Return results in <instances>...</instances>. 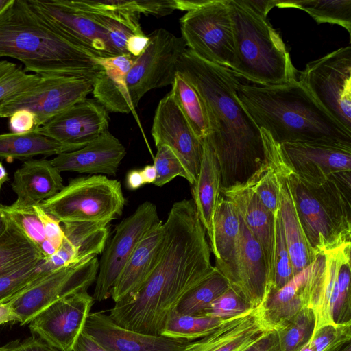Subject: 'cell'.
Listing matches in <instances>:
<instances>
[{
    "mask_svg": "<svg viewBox=\"0 0 351 351\" xmlns=\"http://www.w3.org/2000/svg\"><path fill=\"white\" fill-rule=\"evenodd\" d=\"M163 226L164 247L154 271L132 301L114 310L123 327L152 335H160L184 297L217 270L193 199L175 202Z\"/></svg>",
    "mask_w": 351,
    "mask_h": 351,
    "instance_id": "obj_1",
    "label": "cell"
},
{
    "mask_svg": "<svg viewBox=\"0 0 351 351\" xmlns=\"http://www.w3.org/2000/svg\"><path fill=\"white\" fill-rule=\"evenodd\" d=\"M177 73L204 104L210 129L206 138L219 163L221 188L247 183L265 164V154L260 129L238 99L239 77L187 48L178 61Z\"/></svg>",
    "mask_w": 351,
    "mask_h": 351,
    "instance_id": "obj_2",
    "label": "cell"
},
{
    "mask_svg": "<svg viewBox=\"0 0 351 351\" xmlns=\"http://www.w3.org/2000/svg\"><path fill=\"white\" fill-rule=\"evenodd\" d=\"M237 95L256 126L279 144L317 140L351 143V131L337 122L297 79L275 85L239 80Z\"/></svg>",
    "mask_w": 351,
    "mask_h": 351,
    "instance_id": "obj_3",
    "label": "cell"
},
{
    "mask_svg": "<svg viewBox=\"0 0 351 351\" xmlns=\"http://www.w3.org/2000/svg\"><path fill=\"white\" fill-rule=\"evenodd\" d=\"M21 62L24 70L40 75L94 78L97 58L67 40L28 5L13 0L0 14V58Z\"/></svg>",
    "mask_w": 351,
    "mask_h": 351,
    "instance_id": "obj_4",
    "label": "cell"
},
{
    "mask_svg": "<svg viewBox=\"0 0 351 351\" xmlns=\"http://www.w3.org/2000/svg\"><path fill=\"white\" fill-rule=\"evenodd\" d=\"M350 173H333L324 182L313 184L301 180L286 162L297 213L316 254L351 243Z\"/></svg>",
    "mask_w": 351,
    "mask_h": 351,
    "instance_id": "obj_5",
    "label": "cell"
},
{
    "mask_svg": "<svg viewBox=\"0 0 351 351\" xmlns=\"http://www.w3.org/2000/svg\"><path fill=\"white\" fill-rule=\"evenodd\" d=\"M234 64L231 71L252 84L275 85L296 79L297 70L279 34L247 0H228Z\"/></svg>",
    "mask_w": 351,
    "mask_h": 351,
    "instance_id": "obj_6",
    "label": "cell"
},
{
    "mask_svg": "<svg viewBox=\"0 0 351 351\" xmlns=\"http://www.w3.org/2000/svg\"><path fill=\"white\" fill-rule=\"evenodd\" d=\"M351 243L317 254L306 287V307L313 310L315 329L351 324Z\"/></svg>",
    "mask_w": 351,
    "mask_h": 351,
    "instance_id": "obj_7",
    "label": "cell"
},
{
    "mask_svg": "<svg viewBox=\"0 0 351 351\" xmlns=\"http://www.w3.org/2000/svg\"><path fill=\"white\" fill-rule=\"evenodd\" d=\"M125 204L119 180L91 175L71 179L59 193L40 204L62 223L108 224L122 214Z\"/></svg>",
    "mask_w": 351,
    "mask_h": 351,
    "instance_id": "obj_8",
    "label": "cell"
},
{
    "mask_svg": "<svg viewBox=\"0 0 351 351\" xmlns=\"http://www.w3.org/2000/svg\"><path fill=\"white\" fill-rule=\"evenodd\" d=\"M180 25L187 49L205 61L232 70L235 54L228 0H206L187 11Z\"/></svg>",
    "mask_w": 351,
    "mask_h": 351,
    "instance_id": "obj_9",
    "label": "cell"
},
{
    "mask_svg": "<svg viewBox=\"0 0 351 351\" xmlns=\"http://www.w3.org/2000/svg\"><path fill=\"white\" fill-rule=\"evenodd\" d=\"M340 125L351 131V47L306 64L298 80Z\"/></svg>",
    "mask_w": 351,
    "mask_h": 351,
    "instance_id": "obj_10",
    "label": "cell"
},
{
    "mask_svg": "<svg viewBox=\"0 0 351 351\" xmlns=\"http://www.w3.org/2000/svg\"><path fill=\"white\" fill-rule=\"evenodd\" d=\"M148 36L147 47L134 58L125 80L129 99L134 110L150 90L172 85L178 61L187 48L181 37L163 28Z\"/></svg>",
    "mask_w": 351,
    "mask_h": 351,
    "instance_id": "obj_11",
    "label": "cell"
},
{
    "mask_svg": "<svg viewBox=\"0 0 351 351\" xmlns=\"http://www.w3.org/2000/svg\"><path fill=\"white\" fill-rule=\"evenodd\" d=\"M156 206L146 201L115 228L114 234L102 252L93 292L94 301L110 297L125 265L143 238L161 224Z\"/></svg>",
    "mask_w": 351,
    "mask_h": 351,
    "instance_id": "obj_12",
    "label": "cell"
},
{
    "mask_svg": "<svg viewBox=\"0 0 351 351\" xmlns=\"http://www.w3.org/2000/svg\"><path fill=\"white\" fill-rule=\"evenodd\" d=\"M94 78L79 76L40 75L30 88L15 96L2 108L0 118L10 117L25 109L32 112L39 128L53 117L86 99L93 92Z\"/></svg>",
    "mask_w": 351,
    "mask_h": 351,
    "instance_id": "obj_13",
    "label": "cell"
},
{
    "mask_svg": "<svg viewBox=\"0 0 351 351\" xmlns=\"http://www.w3.org/2000/svg\"><path fill=\"white\" fill-rule=\"evenodd\" d=\"M98 269L99 261L94 256L38 278L9 300L20 317V324H29L38 313L55 302L88 290L95 282Z\"/></svg>",
    "mask_w": 351,
    "mask_h": 351,
    "instance_id": "obj_14",
    "label": "cell"
},
{
    "mask_svg": "<svg viewBox=\"0 0 351 351\" xmlns=\"http://www.w3.org/2000/svg\"><path fill=\"white\" fill-rule=\"evenodd\" d=\"M49 26L74 45L96 58L117 56L104 27L71 0H27Z\"/></svg>",
    "mask_w": 351,
    "mask_h": 351,
    "instance_id": "obj_15",
    "label": "cell"
},
{
    "mask_svg": "<svg viewBox=\"0 0 351 351\" xmlns=\"http://www.w3.org/2000/svg\"><path fill=\"white\" fill-rule=\"evenodd\" d=\"M93 302L88 290L70 295L38 313L29 322V328L59 351H73Z\"/></svg>",
    "mask_w": 351,
    "mask_h": 351,
    "instance_id": "obj_16",
    "label": "cell"
},
{
    "mask_svg": "<svg viewBox=\"0 0 351 351\" xmlns=\"http://www.w3.org/2000/svg\"><path fill=\"white\" fill-rule=\"evenodd\" d=\"M260 132L265 160L275 171L279 183L278 213L285 232L294 275L306 268L317 254L310 246L302 227L286 173V161L280 145L265 130Z\"/></svg>",
    "mask_w": 351,
    "mask_h": 351,
    "instance_id": "obj_17",
    "label": "cell"
},
{
    "mask_svg": "<svg viewBox=\"0 0 351 351\" xmlns=\"http://www.w3.org/2000/svg\"><path fill=\"white\" fill-rule=\"evenodd\" d=\"M280 145L289 166L307 183L319 184L333 173L351 171V143L317 140Z\"/></svg>",
    "mask_w": 351,
    "mask_h": 351,
    "instance_id": "obj_18",
    "label": "cell"
},
{
    "mask_svg": "<svg viewBox=\"0 0 351 351\" xmlns=\"http://www.w3.org/2000/svg\"><path fill=\"white\" fill-rule=\"evenodd\" d=\"M151 132L155 146L167 145L174 152L193 185L199 174L202 142L169 93L158 104Z\"/></svg>",
    "mask_w": 351,
    "mask_h": 351,
    "instance_id": "obj_19",
    "label": "cell"
},
{
    "mask_svg": "<svg viewBox=\"0 0 351 351\" xmlns=\"http://www.w3.org/2000/svg\"><path fill=\"white\" fill-rule=\"evenodd\" d=\"M108 112L96 99H86L59 114L37 131L77 150L108 130Z\"/></svg>",
    "mask_w": 351,
    "mask_h": 351,
    "instance_id": "obj_20",
    "label": "cell"
},
{
    "mask_svg": "<svg viewBox=\"0 0 351 351\" xmlns=\"http://www.w3.org/2000/svg\"><path fill=\"white\" fill-rule=\"evenodd\" d=\"M83 332L107 351H191L194 343L126 329L102 312L90 313Z\"/></svg>",
    "mask_w": 351,
    "mask_h": 351,
    "instance_id": "obj_21",
    "label": "cell"
},
{
    "mask_svg": "<svg viewBox=\"0 0 351 351\" xmlns=\"http://www.w3.org/2000/svg\"><path fill=\"white\" fill-rule=\"evenodd\" d=\"M240 222L235 271L230 287L256 308L269 293L267 268L261 247L241 215Z\"/></svg>",
    "mask_w": 351,
    "mask_h": 351,
    "instance_id": "obj_22",
    "label": "cell"
},
{
    "mask_svg": "<svg viewBox=\"0 0 351 351\" xmlns=\"http://www.w3.org/2000/svg\"><path fill=\"white\" fill-rule=\"evenodd\" d=\"M221 193L234 204L247 229L262 248L267 268L269 292L275 263L276 215L265 206L247 184L221 188Z\"/></svg>",
    "mask_w": 351,
    "mask_h": 351,
    "instance_id": "obj_23",
    "label": "cell"
},
{
    "mask_svg": "<svg viewBox=\"0 0 351 351\" xmlns=\"http://www.w3.org/2000/svg\"><path fill=\"white\" fill-rule=\"evenodd\" d=\"M164 243L162 223L143 238L125 265L110 293L115 304L128 303L136 297L156 267Z\"/></svg>",
    "mask_w": 351,
    "mask_h": 351,
    "instance_id": "obj_24",
    "label": "cell"
},
{
    "mask_svg": "<svg viewBox=\"0 0 351 351\" xmlns=\"http://www.w3.org/2000/svg\"><path fill=\"white\" fill-rule=\"evenodd\" d=\"M125 154L123 145L107 130L83 147L61 153L50 161L60 173L115 176Z\"/></svg>",
    "mask_w": 351,
    "mask_h": 351,
    "instance_id": "obj_25",
    "label": "cell"
},
{
    "mask_svg": "<svg viewBox=\"0 0 351 351\" xmlns=\"http://www.w3.org/2000/svg\"><path fill=\"white\" fill-rule=\"evenodd\" d=\"M11 186L16 195L11 205L28 208L53 197L64 185L60 172L50 160L32 158L25 160L15 171Z\"/></svg>",
    "mask_w": 351,
    "mask_h": 351,
    "instance_id": "obj_26",
    "label": "cell"
},
{
    "mask_svg": "<svg viewBox=\"0 0 351 351\" xmlns=\"http://www.w3.org/2000/svg\"><path fill=\"white\" fill-rule=\"evenodd\" d=\"M134 60L129 54L97 58L99 69L94 77L92 93L108 112L136 114L125 83Z\"/></svg>",
    "mask_w": 351,
    "mask_h": 351,
    "instance_id": "obj_27",
    "label": "cell"
},
{
    "mask_svg": "<svg viewBox=\"0 0 351 351\" xmlns=\"http://www.w3.org/2000/svg\"><path fill=\"white\" fill-rule=\"evenodd\" d=\"M267 331L254 308L227 319L208 335L195 340L191 351H244Z\"/></svg>",
    "mask_w": 351,
    "mask_h": 351,
    "instance_id": "obj_28",
    "label": "cell"
},
{
    "mask_svg": "<svg viewBox=\"0 0 351 351\" xmlns=\"http://www.w3.org/2000/svg\"><path fill=\"white\" fill-rule=\"evenodd\" d=\"M240 215L234 204L222 195L213 219L210 251L215 258V268L232 282L240 232Z\"/></svg>",
    "mask_w": 351,
    "mask_h": 351,
    "instance_id": "obj_29",
    "label": "cell"
},
{
    "mask_svg": "<svg viewBox=\"0 0 351 351\" xmlns=\"http://www.w3.org/2000/svg\"><path fill=\"white\" fill-rule=\"evenodd\" d=\"M199 174L191 193L199 220L209 239L213 237L214 215L221 197V172L215 152L206 137L202 141Z\"/></svg>",
    "mask_w": 351,
    "mask_h": 351,
    "instance_id": "obj_30",
    "label": "cell"
},
{
    "mask_svg": "<svg viewBox=\"0 0 351 351\" xmlns=\"http://www.w3.org/2000/svg\"><path fill=\"white\" fill-rule=\"evenodd\" d=\"M311 271L312 263L279 289L269 291L256 308L263 324L268 330H276L306 307L305 289Z\"/></svg>",
    "mask_w": 351,
    "mask_h": 351,
    "instance_id": "obj_31",
    "label": "cell"
},
{
    "mask_svg": "<svg viewBox=\"0 0 351 351\" xmlns=\"http://www.w3.org/2000/svg\"><path fill=\"white\" fill-rule=\"evenodd\" d=\"M73 150L37 130L26 134H0V158L8 160H29L42 155H58Z\"/></svg>",
    "mask_w": 351,
    "mask_h": 351,
    "instance_id": "obj_32",
    "label": "cell"
},
{
    "mask_svg": "<svg viewBox=\"0 0 351 351\" xmlns=\"http://www.w3.org/2000/svg\"><path fill=\"white\" fill-rule=\"evenodd\" d=\"M6 217L8 228L0 238V276L35 258H44L24 232L12 220Z\"/></svg>",
    "mask_w": 351,
    "mask_h": 351,
    "instance_id": "obj_33",
    "label": "cell"
},
{
    "mask_svg": "<svg viewBox=\"0 0 351 351\" xmlns=\"http://www.w3.org/2000/svg\"><path fill=\"white\" fill-rule=\"evenodd\" d=\"M196 136L202 141L209 134V123L203 100L197 90L176 74L169 93Z\"/></svg>",
    "mask_w": 351,
    "mask_h": 351,
    "instance_id": "obj_34",
    "label": "cell"
},
{
    "mask_svg": "<svg viewBox=\"0 0 351 351\" xmlns=\"http://www.w3.org/2000/svg\"><path fill=\"white\" fill-rule=\"evenodd\" d=\"M278 8H293L307 12L318 24L338 25L351 34V0L278 1Z\"/></svg>",
    "mask_w": 351,
    "mask_h": 351,
    "instance_id": "obj_35",
    "label": "cell"
},
{
    "mask_svg": "<svg viewBox=\"0 0 351 351\" xmlns=\"http://www.w3.org/2000/svg\"><path fill=\"white\" fill-rule=\"evenodd\" d=\"M226 320L206 315L182 314L175 311L168 317L160 335L195 341L208 335Z\"/></svg>",
    "mask_w": 351,
    "mask_h": 351,
    "instance_id": "obj_36",
    "label": "cell"
},
{
    "mask_svg": "<svg viewBox=\"0 0 351 351\" xmlns=\"http://www.w3.org/2000/svg\"><path fill=\"white\" fill-rule=\"evenodd\" d=\"M62 224L65 237L77 247L81 260L103 252L108 237V224L96 222Z\"/></svg>",
    "mask_w": 351,
    "mask_h": 351,
    "instance_id": "obj_37",
    "label": "cell"
},
{
    "mask_svg": "<svg viewBox=\"0 0 351 351\" xmlns=\"http://www.w3.org/2000/svg\"><path fill=\"white\" fill-rule=\"evenodd\" d=\"M229 288L228 282L217 269L184 297L176 311L182 314L204 315L212 302Z\"/></svg>",
    "mask_w": 351,
    "mask_h": 351,
    "instance_id": "obj_38",
    "label": "cell"
},
{
    "mask_svg": "<svg viewBox=\"0 0 351 351\" xmlns=\"http://www.w3.org/2000/svg\"><path fill=\"white\" fill-rule=\"evenodd\" d=\"M316 324L315 312L305 307L276 329L281 351H299L311 339Z\"/></svg>",
    "mask_w": 351,
    "mask_h": 351,
    "instance_id": "obj_39",
    "label": "cell"
},
{
    "mask_svg": "<svg viewBox=\"0 0 351 351\" xmlns=\"http://www.w3.org/2000/svg\"><path fill=\"white\" fill-rule=\"evenodd\" d=\"M49 273L45 267V258H37L0 276V303L10 300Z\"/></svg>",
    "mask_w": 351,
    "mask_h": 351,
    "instance_id": "obj_40",
    "label": "cell"
},
{
    "mask_svg": "<svg viewBox=\"0 0 351 351\" xmlns=\"http://www.w3.org/2000/svg\"><path fill=\"white\" fill-rule=\"evenodd\" d=\"M38 74H29L19 64L0 60V112L4 105L15 96L35 85Z\"/></svg>",
    "mask_w": 351,
    "mask_h": 351,
    "instance_id": "obj_41",
    "label": "cell"
},
{
    "mask_svg": "<svg viewBox=\"0 0 351 351\" xmlns=\"http://www.w3.org/2000/svg\"><path fill=\"white\" fill-rule=\"evenodd\" d=\"M351 340V324H326L315 329L309 340L299 351H339Z\"/></svg>",
    "mask_w": 351,
    "mask_h": 351,
    "instance_id": "obj_42",
    "label": "cell"
},
{
    "mask_svg": "<svg viewBox=\"0 0 351 351\" xmlns=\"http://www.w3.org/2000/svg\"><path fill=\"white\" fill-rule=\"evenodd\" d=\"M274 271L270 291L278 290L295 276L279 213L275 220Z\"/></svg>",
    "mask_w": 351,
    "mask_h": 351,
    "instance_id": "obj_43",
    "label": "cell"
},
{
    "mask_svg": "<svg viewBox=\"0 0 351 351\" xmlns=\"http://www.w3.org/2000/svg\"><path fill=\"white\" fill-rule=\"evenodd\" d=\"M245 184L251 187L265 206L276 215L279 206V183L275 171L265 159L263 166Z\"/></svg>",
    "mask_w": 351,
    "mask_h": 351,
    "instance_id": "obj_44",
    "label": "cell"
},
{
    "mask_svg": "<svg viewBox=\"0 0 351 351\" xmlns=\"http://www.w3.org/2000/svg\"><path fill=\"white\" fill-rule=\"evenodd\" d=\"M0 206L3 213L24 232L39 250L47 239L42 222L33 207L16 208L12 205Z\"/></svg>",
    "mask_w": 351,
    "mask_h": 351,
    "instance_id": "obj_45",
    "label": "cell"
},
{
    "mask_svg": "<svg viewBox=\"0 0 351 351\" xmlns=\"http://www.w3.org/2000/svg\"><path fill=\"white\" fill-rule=\"evenodd\" d=\"M156 149L153 165L157 176L154 184L162 186L177 176L182 177L189 182L188 174L174 152L167 145H160Z\"/></svg>",
    "mask_w": 351,
    "mask_h": 351,
    "instance_id": "obj_46",
    "label": "cell"
},
{
    "mask_svg": "<svg viewBox=\"0 0 351 351\" xmlns=\"http://www.w3.org/2000/svg\"><path fill=\"white\" fill-rule=\"evenodd\" d=\"M254 309L230 287L217 298L204 315L223 320L238 317Z\"/></svg>",
    "mask_w": 351,
    "mask_h": 351,
    "instance_id": "obj_47",
    "label": "cell"
},
{
    "mask_svg": "<svg viewBox=\"0 0 351 351\" xmlns=\"http://www.w3.org/2000/svg\"><path fill=\"white\" fill-rule=\"evenodd\" d=\"M140 14L164 16L176 10L188 11L187 0L136 1Z\"/></svg>",
    "mask_w": 351,
    "mask_h": 351,
    "instance_id": "obj_48",
    "label": "cell"
},
{
    "mask_svg": "<svg viewBox=\"0 0 351 351\" xmlns=\"http://www.w3.org/2000/svg\"><path fill=\"white\" fill-rule=\"evenodd\" d=\"M32 207L42 222L47 240L58 250L65 237L60 222L47 213L40 204Z\"/></svg>",
    "mask_w": 351,
    "mask_h": 351,
    "instance_id": "obj_49",
    "label": "cell"
},
{
    "mask_svg": "<svg viewBox=\"0 0 351 351\" xmlns=\"http://www.w3.org/2000/svg\"><path fill=\"white\" fill-rule=\"evenodd\" d=\"M9 128L11 132L15 134H26L38 129L34 114L25 109L12 114L9 117Z\"/></svg>",
    "mask_w": 351,
    "mask_h": 351,
    "instance_id": "obj_50",
    "label": "cell"
},
{
    "mask_svg": "<svg viewBox=\"0 0 351 351\" xmlns=\"http://www.w3.org/2000/svg\"><path fill=\"white\" fill-rule=\"evenodd\" d=\"M244 351H281L276 330L267 331Z\"/></svg>",
    "mask_w": 351,
    "mask_h": 351,
    "instance_id": "obj_51",
    "label": "cell"
},
{
    "mask_svg": "<svg viewBox=\"0 0 351 351\" xmlns=\"http://www.w3.org/2000/svg\"><path fill=\"white\" fill-rule=\"evenodd\" d=\"M9 351H59L47 342L36 337L32 336L22 343L19 341Z\"/></svg>",
    "mask_w": 351,
    "mask_h": 351,
    "instance_id": "obj_52",
    "label": "cell"
},
{
    "mask_svg": "<svg viewBox=\"0 0 351 351\" xmlns=\"http://www.w3.org/2000/svg\"><path fill=\"white\" fill-rule=\"evenodd\" d=\"M149 41V36L136 34L131 36L126 45V49L130 56L134 58L139 56L145 49Z\"/></svg>",
    "mask_w": 351,
    "mask_h": 351,
    "instance_id": "obj_53",
    "label": "cell"
},
{
    "mask_svg": "<svg viewBox=\"0 0 351 351\" xmlns=\"http://www.w3.org/2000/svg\"><path fill=\"white\" fill-rule=\"evenodd\" d=\"M73 351H107L84 332L78 337Z\"/></svg>",
    "mask_w": 351,
    "mask_h": 351,
    "instance_id": "obj_54",
    "label": "cell"
},
{
    "mask_svg": "<svg viewBox=\"0 0 351 351\" xmlns=\"http://www.w3.org/2000/svg\"><path fill=\"white\" fill-rule=\"evenodd\" d=\"M10 322H20L19 316L10 301L0 303V325Z\"/></svg>",
    "mask_w": 351,
    "mask_h": 351,
    "instance_id": "obj_55",
    "label": "cell"
},
{
    "mask_svg": "<svg viewBox=\"0 0 351 351\" xmlns=\"http://www.w3.org/2000/svg\"><path fill=\"white\" fill-rule=\"evenodd\" d=\"M248 3L251 5L256 11L264 16H267L269 12L274 7H276L278 1L267 0V1H255L247 0Z\"/></svg>",
    "mask_w": 351,
    "mask_h": 351,
    "instance_id": "obj_56",
    "label": "cell"
},
{
    "mask_svg": "<svg viewBox=\"0 0 351 351\" xmlns=\"http://www.w3.org/2000/svg\"><path fill=\"white\" fill-rule=\"evenodd\" d=\"M145 184L141 171L132 170L128 172L126 177V185L131 190H136Z\"/></svg>",
    "mask_w": 351,
    "mask_h": 351,
    "instance_id": "obj_57",
    "label": "cell"
},
{
    "mask_svg": "<svg viewBox=\"0 0 351 351\" xmlns=\"http://www.w3.org/2000/svg\"><path fill=\"white\" fill-rule=\"evenodd\" d=\"M145 184H154L156 179V171L154 165H148L141 171Z\"/></svg>",
    "mask_w": 351,
    "mask_h": 351,
    "instance_id": "obj_58",
    "label": "cell"
},
{
    "mask_svg": "<svg viewBox=\"0 0 351 351\" xmlns=\"http://www.w3.org/2000/svg\"><path fill=\"white\" fill-rule=\"evenodd\" d=\"M8 226V218L4 215L0 206V238L4 234V233L7 230Z\"/></svg>",
    "mask_w": 351,
    "mask_h": 351,
    "instance_id": "obj_59",
    "label": "cell"
},
{
    "mask_svg": "<svg viewBox=\"0 0 351 351\" xmlns=\"http://www.w3.org/2000/svg\"><path fill=\"white\" fill-rule=\"evenodd\" d=\"M9 180L8 173L5 169V167L3 166L1 161H0V189H1L2 186Z\"/></svg>",
    "mask_w": 351,
    "mask_h": 351,
    "instance_id": "obj_60",
    "label": "cell"
},
{
    "mask_svg": "<svg viewBox=\"0 0 351 351\" xmlns=\"http://www.w3.org/2000/svg\"><path fill=\"white\" fill-rule=\"evenodd\" d=\"M19 341V340H14L12 341H10L5 345L0 347V351H9L12 348H13Z\"/></svg>",
    "mask_w": 351,
    "mask_h": 351,
    "instance_id": "obj_61",
    "label": "cell"
},
{
    "mask_svg": "<svg viewBox=\"0 0 351 351\" xmlns=\"http://www.w3.org/2000/svg\"><path fill=\"white\" fill-rule=\"evenodd\" d=\"M12 1L13 0H0V14L7 8Z\"/></svg>",
    "mask_w": 351,
    "mask_h": 351,
    "instance_id": "obj_62",
    "label": "cell"
}]
</instances>
